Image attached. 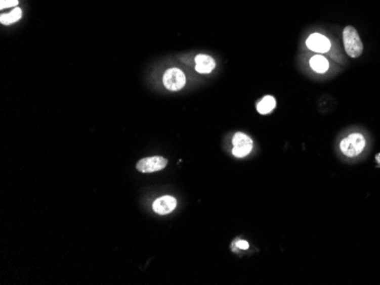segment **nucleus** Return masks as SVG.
Segmentation results:
<instances>
[{
  "label": "nucleus",
  "mask_w": 380,
  "mask_h": 285,
  "mask_svg": "<svg viewBox=\"0 0 380 285\" xmlns=\"http://www.w3.org/2000/svg\"><path fill=\"white\" fill-rule=\"evenodd\" d=\"M238 248H239V249H244V250H246V249H248V248H249V245H248V242H246V241H242V240H240V241H238L237 242V245H236Z\"/></svg>",
  "instance_id": "13"
},
{
  "label": "nucleus",
  "mask_w": 380,
  "mask_h": 285,
  "mask_svg": "<svg viewBox=\"0 0 380 285\" xmlns=\"http://www.w3.org/2000/svg\"><path fill=\"white\" fill-rule=\"evenodd\" d=\"M167 165V160L159 156H154V157H148L141 159L137 164V169L141 173H153L162 171L165 168Z\"/></svg>",
  "instance_id": "5"
},
{
  "label": "nucleus",
  "mask_w": 380,
  "mask_h": 285,
  "mask_svg": "<svg viewBox=\"0 0 380 285\" xmlns=\"http://www.w3.org/2000/svg\"><path fill=\"white\" fill-rule=\"evenodd\" d=\"M177 207L176 198L171 196H164L162 198H158L157 200L154 201L153 209L155 213L159 215H167L172 213Z\"/></svg>",
  "instance_id": "7"
},
{
  "label": "nucleus",
  "mask_w": 380,
  "mask_h": 285,
  "mask_svg": "<svg viewBox=\"0 0 380 285\" xmlns=\"http://www.w3.org/2000/svg\"><path fill=\"white\" fill-rule=\"evenodd\" d=\"M276 99L272 96H265L264 98L258 104V112L262 115H267L276 108Z\"/></svg>",
  "instance_id": "9"
},
{
  "label": "nucleus",
  "mask_w": 380,
  "mask_h": 285,
  "mask_svg": "<svg viewBox=\"0 0 380 285\" xmlns=\"http://www.w3.org/2000/svg\"><path fill=\"white\" fill-rule=\"evenodd\" d=\"M18 0H0V8L5 9L8 7H13V6H17Z\"/></svg>",
  "instance_id": "12"
},
{
  "label": "nucleus",
  "mask_w": 380,
  "mask_h": 285,
  "mask_svg": "<svg viewBox=\"0 0 380 285\" xmlns=\"http://www.w3.org/2000/svg\"><path fill=\"white\" fill-rule=\"evenodd\" d=\"M365 147L364 136L360 133H353L341 142V150L347 157H355L362 153Z\"/></svg>",
  "instance_id": "2"
},
{
  "label": "nucleus",
  "mask_w": 380,
  "mask_h": 285,
  "mask_svg": "<svg viewBox=\"0 0 380 285\" xmlns=\"http://www.w3.org/2000/svg\"><path fill=\"white\" fill-rule=\"evenodd\" d=\"M343 41L346 53L352 58H358L363 52V44L355 27L346 26L343 31Z\"/></svg>",
  "instance_id": "1"
},
{
  "label": "nucleus",
  "mask_w": 380,
  "mask_h": 285,
  "mask_svg": "<svg viewBox=\"0 0 380 285\" xmlns=\"http://www.w3.org/2000/svg\"><path fill=\"white\" fill-rule=\"evenodd\" d=\"M232 155L235 157L242 158L248 155L253 149V140L249 136H247L244 133H236L232 137Z\"/></svg>",
  "instance_id": "3"
},
{
  "label": "nucleus",
  "mask_w": 380,
  "mask_h": 285,
  "mask_svg": "<svg viewBox=\"0 0 380 285\" xmlns=\"http://www.w3.org/2000/svg\"><path fill=\"white\" fill-rule=\"evenodd\" d=\"M310 65L312 67V70L317 73H326L329 68V63L323 56H313L310 61Z\"/></svg>",
  "instance_id": "10"
},
{
  "label": "nucleus",
  "mask_w": 380,
  "mask_h": 285,
  "mask_svg": "<svg viewBox=\"0 0 380 285\" xmlns=\"http://www.w3.org/2000/svg\"><path fill=\"white\" fill-rule=\"evenodd\" d=\"M196 63V71L201 74H207L210 73L215 67V62L212 57L207 55H197L195 58Z\"/></svg>",
  "instance_id": "8"
},
{
  "label": "nucleus",
  "mask_w": 380,
  "mask_h": 285,
  "mask_svg": "<svg viewBox=\"0 0 380 285\" xmlns=\"http://www.w3.org/2000/svg\"><path fill=\"white\" fill-rule=\"evenodd\" d=\"M306 45H308L310 50L319 54H324L329 52V49L331 47L329 39L320 33L311 34L308 41H306Z\"/></svg>",
  "instance_id": "6"
},
{
  "label": "nucleus",
  "mask_w": 380,
  "mask_h": 285,
  "mask_svg": "<svg viewBox=\"0 0 380 285\" xmlns=\"http://www.w3.org/2000/svg\"><path fill=\"white\" fill-rule=\"evenodd\" d=\"M163 83L170 91L181 90L186 84V75L179 68H171L164 74Z\"/></svg>",
  "instance_id": "4"
},
{
  "label": "nucleus",
  "mask_w": 380,
  "mask_h": 285,
  "mask_svg": "<svg viewBox=\"0 0 380 285\" xmlns=\"http://www.w3.org/2000/svg\"><path fill=\"white\" fill-rule=\"evenodd\" d=\"M21 17H22V11L20 8L16 7L15 9H13L11 13L3 14V15L0 16V22H2V24L9 25L17 22Z\"/></svg>",
  "instance_id": "11"
}]
</instances>
